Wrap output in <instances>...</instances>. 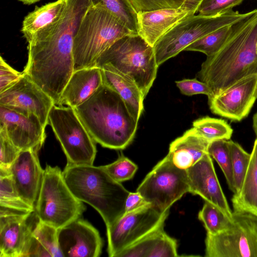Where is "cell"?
<instances>
[{
	"mask_svg": "<svg viewBox=\"0 0 257 257\" xmlns=\"http://www.w3.org/2000/svg\"><path fill=\"white\" fill-rule=\"evenodd\" d=\"M9 171L18 193L35 208L44 173L40 164L38 151H21Z\"/></svg>",
	"mask_w": 257,
	"mask_h": 257,
	"instance_id": "d6986e66",
	"label": "cell"
},
{
	"mask_svg": "<svg viewBox=\"0 0 257 257\" xmlns=\"http://www.w3.org/2000/svg\"><path fill=\"white\" fill-rule=\"evenodd\" d=\"M175 82L181 92L184 95L191 96L203 94L209 97L211 94L207 84L196 78L185 79Z\"/></svg>",
	"mask_w": 257,
	"mask_h": 257,
	"instance_id": "ab89813d",
	"label": "cell"
},
{
	"mask_svg": "<svg viewBox=\"0 0 257 257\" xmlns=\"http://www.w3.org/2000/svg\"><path fill=\"white\" fill-rule=\"evenodd\" d=\"M234 192L237 195L241 186L249 165L250 154L246 152L238 143L228 140Z\"/></svg>",
	"mask_w": 257,
	"mask_h": 257,
	"instance_id": "f1b7e54d",
	"label": "cell"
},
{
	"mask_svg": "<svg viewBox=\"0 0 257 257\" xmlns=\"http://www.w3.org/2000/svg\"><path fill=\"white\" fill-rule=\"evenodd\" d=\"M0 208L25 213L35 211V208L18 193L8 170L0 169Z\"/></svg>",
	"mask_w": 257,
	"mask_h": 257,
	"instance_id": "484cf974",
	"label": "cell"
},
{
	"mask_svg": "<svg viewBox=\"0 0 257 257\" xmlns=\"http://www.w3.org/2000/svg\"><path fill=\"white\" fill-rule=\"evenodd\" d=\"M73 108L93 139L103 147L123 150L135 137L138 121L120 95L104 84Z\"/></svg>",
	"mask_w": 257,
	"mask_h": 257,
	"instance_id": "7a4b0ae2",
	"label": "cell"
},
{
	"mask_svg": "<svg viewBox=\"0 0 257 257\" xmlns=\"http://www.w3.org/2000/svg\"><path fill=\"white\" fill-rule=\"evenodd\" d=\"M193 126L200 136L209 142L222 139L228 140L233 133L226 121L209 116L195 120Z\"/></svg>",
	"mask_w": 257,
	"mask_h": 257,
	"instance_id": "4316f807",
	"label": "cell"
},
{
	"mask_svg": "<svg viewBox=\"0 0 257 257\" xmlns=\"http://www.w3.org/2000/svg\"><path fill=\"white\" fill-rule=\"evenodd\" d=\"M116 16L131 31L138 33L137 12L130 0H92Z\"/></svg>",
	"mask_w": 257,
	"mask_h": 257,
	"instance_id": "f546056e",
	"label": "cell"
},
{
	"mask_svg": "<svg viewBox=\"0 0 257 257\" xmlns=\"http://www.w3.org/2000/svg\"><path fill=\"white\" fill-rule=\"evenodd\" d=\"M49 124L61 146L68 163L93 164L97 152L96 142L73 108L54 104L49 113Z\"/></svg>",
	"mask_w": 257,
	"mask_h": 257,
	"instance_id": "9c48e42d",
	"label": "cell"
},
{
	"mask_svg": "<svg viewBox=\"0 0 257 257\" xmlns=\"http://www.w3.org/2000/svg\"><path fill=\"white\" fill-rule=\"evenodd\" d=\"M232 25L224 27L204 36L188 46L184 51H198L207 56L215 54L227 40Z\"/></svg>",
	"mask_w": 257,
	"mask_h": 257,
	"instance_id": "1f68e13d",
	"label": "cell"
},
{
	"mask_svg": "<svg viewBox=\"0 0 257 257\" xmlns=\"http://www.w3.org/2000/svg\"><path fill=\"white\" fill-rule=\"evenodd\" d=\"M135 33L99 4L89 6L73 41L74 71L95 66L99 57L122 37Z\"/></svg>",
	"mask_w": 257,
	"mask_h": 257,
	"instance_id": "5b68a950",
	"label": "cell"
},
{
	"mask_svg": "<svg viewBox=\"0 0 257 257\" xmlns=\"http://www.w3.org/2000/svg\"><path fill=\"white\" fill-rule=\"evenodd\" d=\"M208 154L218 163L222 170L229 189L234 193V184L228 140H217L210 142Z\"/></svg>",
	"mask_w": 257,
	"mask_h": 257,
	"instance_id": "4dcf8cb0",
	"label": "cell"
},
{
	"mask_svg": "<svg viewBox=\"0 0 257 257\" xmlns=\"http://www.w3.org/2000/svg\"><path fill=\"white\" fill-rule=\"evenodd\" d=\"M177 252V240L162 229L159 233L147 257H176Z\"/></svg>",
	"mask_w": 257,
	"mask_h": 257,
	"instance_id": "e575fe53",
	"label": "cell"
},
{
	"mask_svg": "<svg viewBox=\"0 0 257 257\" xmlns=\"http://www.w3.org/2000/svg\"><path fill=\"white\" fill-rule=\"evenodd\" d=\"M198 216L203 223L207 233L211 235L225 230L232 222V218L227 216L214 205L205 201Z\"/></svg>",
	"mask_w": 257,
	"mask_h": 257,
	"instance_id": "83f0119b",
	"label": "cell"
},
{
	"mask_svg": "<svg viewBox=\"0 0 257 257\" xmlns=\"http://www.w3.org/2000/svg\"><path fill=\"white\" fill-rule=\"evenodd\" d=\"M254 9L239 13L230 9L219 14L190 16L182 20L164 35L154 46L157 63L160 65L188 46L221 28L231 26L253 14Z\"/></svg>",
	"mask_w": 257,
	"mask_h": 257,
	"instance_id": "52a82bcc",
	"label": "cell"
},
{
	"mask_svg": "<svg viewBox=\"0 0 257 257\" xmlns=\"http://www.w3.org/2000/svg\"><path fill=\"white\" fill-rule=\"evenodd\" d=\"M254 96L255 98L256 99L257 98V81H256L255 88V90H254Z\"/></svg>",
	"mask_w": 257,
	"mask_h": 257,
	"instance_id": "bcb514c9",
	"label": "cell"
},
{
	"mask_svg": "<svg viewBox=\"0 0 257 257\" xmlns=\"http://www.w3.org/2000/svg\"><path fill=\"white\" fill-rule=\"evenodd\" d=\"M64 179L73 195L93 207L101 215L106 227L124 213L128 192L112 179L101 166L67 163Z\"/></svg>",
	"mask_w": 257,
	"mask_h": 257,
	"instance_id": "277c9868",
	"label": "cell"
},
{
	"mask_svg": "<svg viewBox=\"0 0 257 257\" xmlns=\"http://www.w3.org/2000/svg\"><path fill=\"white\" fill-rule=\"evenodd\" d=\"M145 200L162 212L190 192L186 170L175 166L168 155L146 175L138 187Z\"/></svg>",
	"mask_w": 257,
	"mask_h": 257,
	"instance_id": "8fae6325",
	"label": "cell"
},
{
	"mask_svg": "<svg viewBox=\"0 0 257 257\" xmlns=\"http://www.w3.org/2000/svg\"><path fill=\"white\" fill-rule=\"evenodd\" d=\"M149 203L139 192H129L125 202L124 213L135 210Z\"/></svg>",
	"mask_w": 257,
	"mask_h": 257,
	"instance_id": "b9f144b4",
	"label": "cell"
},
{
	"mask_svg": "<svg viewBox=\"0 0 257 257\" xmlns=\"http://www.w3.org/2000/svg\"><path fill=\"white\" fill-rule=\"evenodd\" d=\"M85 209L67 185L61 169L47 165L35 206L38 220L59 229L81 217Z\"/></svg>",
	"mask_w": 257,
	"mask_h": 257,
	"instance_id": "ba28073f",
	"label": "cell"
},
{
	"mask_svg": "<svg viewBox=\"0 0 257 257\" xmlns=\"http://www.w3.org/2000/svg\"><path fill=\"white\" fill-rule=\"evenodd\" d=\"M252 126L257 137V112H256L253 116Z\"/></svg>",
	"mask_w": 257,
	"mask_h": 257,
	"instance_id": "ee69618b",
	"label": "cell"
},
{
	"mask_svg": "<svg viewBox=\"0 0 257 257\" xmlns=\"http://www.w3.org/2000/svg\"><path fill=\"white\" fill-rule=\"evenodd\" d=\"M20 152L5 131L0 128V169L9 170Z\"/></svg>",
	"mask_w": 257,
	"mask_h": 257,
	"instance_id": "8d00e7d4",
	"label": "cell"
},
{
	"mask_svg": "<svg viewBox=\"0 0 257 257\" xmlns=\"http://www.w3.org/2000/svg\"><path fill=\"white\" fill-rule=\"evenodd\" d=\"M33 213L0 208L1 257H26L34 227L28 222Z\"/></svg>",
	"mask_w": 257,
	"mask_h": 257,
	"instance_id": "e0dca14e",
	"label": "cell"
},
{
	"mask_svg": "<svg viewBox=\"0 0 257 257\" xmlns=\"http://www.w3.org/2000/svg\"><path fill=\"white\" fill-rule=\"evenodd\" d=\"M109 66L132 80L144 98L157 76L158 65L154 47L138 34L125 36L99 57L95 66Z\"/></svg>",
	"mask_w": 257,
	"mask_h": 257,
	"instance_id": "8992f818",
	"label": "cell"
},
{
	"mask_svg": "<svg viewBox=\"0 0 257 257\" xmlns=\"http://www.w3.org/2000/svg\"><path fill=\"white\" fill-rule=\"evenodd\" d=\"M25 5H31L37 2H39L41 0H18Z\"/></svg>",
	"mask_w": 257,
	"mask_h": 257,
	"instance_id": "f6af8a7d",
	"label": "cell"
},
{
	"mask_svg": "<svg viewBox=\"0 0 257 257\" xmlns=\"http://www.w3.org/2000/svg\"><path fill=\"white\" fill-rule=\"evenodd\" d=\"M256 81L257 74L249 75L209 99L212 112L231 121H239L246 117L256 99L254 92Z\"/></svg>",
	"mask_w": 257,
	"mask_h": 257,
	"instance_id": "5bb4252c",
	"label": "cell"
},
{
	"mask_svg": "<svg viewBox=\"0 0 257 257\" xmlns=\"http://www.w3.org/2000/svg\"><path fill=\"white\" fill-rule=\"evenodd\" d=\"M169 211L162 212L150 204L123 214L106 227L107 252L117 257L124 249L164 227Z\"/></svg>",
	"mask_w": 257,
	"mask_h": 257,
	"instance_id": "7c38bea8",
	"label": "cell"
},
{
	"mask_svg": "<svg viewBox=\"0 0 257 257\" xmlns=\"http://www.w3.org/2000/svg\"><path fill=\"white\" fill-rule=\"evenodd\" d=\"M103 84L101 69L97 66L73 71L58 105L75 108L86 101Z\"/></svg>",
	"mask_w": 257,
	"mask_h": 257,
	"instance_id": "44dd1931",
	"label": "cell"
},
{
	"mask_svg": "<svg viewBox=\"0 0 257 257\" xmlns=\"http://www.w3.org/2000/svg\"><path fill=\"white\" fill-rule=\"evenodd\" d=\"M203 0H185L181 6L188 10L192 15L197 12L198 8Z\"/></svg>",
	"mask_w": 257,
	"mask_h": 257,
	"instance_id": "7bdbcfd3",
	"label": "cell"
},
{
	"mask_svg": "<svg viewBox=\"0 0 257 257\" xmlns=\"http://www.w3.org/2000/svg\"><path fill=\"white\" fill-rule=\"evenodd\" d=\"M243 0H203L197 12L199 15L214 16L240 5Z\"/></svg>",
	"mask_w": 257,
	"mask_h": 257,
	"instance_id": "74e56055",
	"label": "cell"
},
{
	"mask_svg": "<svg viewBox=\"0 0 257 257\" xmlns=\"http://www.w3.org/2000/svg\"><path fill=\"white\" fill-rule=\"evenodd\" d=\"M54 104L51 97L24 72L16 83L0 93V105L25 115L34 114L45 127Z\"/></svg>",
	"mask_w": 257,
	"mask_h": 257,
	"instance_id": "4fadbf2b",
	"label": "cell"
},
{
	"mask_svg": "<svg viewBox=\"0 0 257 257\" xmlns=\"http://www.w3.org/2000/svg\"><path fill=\"white\" fill-rule=\"evenodd\" d=\"M252 74H257V9L232 25L223 46L207 56L197 77L209 86L211 93L209 100Z\"/></svg>",
	"mask_w": 257,
	"mask_h": 257,
	"instance_id": "6da1fadb",
	"label": "cell"
},
{
	"mask_svg": "<svg viewBox=\"0 0 257 257\" xmlns=\"http://www.w3.org/2000/svg\"><path fill=\"white\" fill-rule=\"evenodd\" d=\"M58 229L39 220L33 229L34 237L51 254L52 257L63 256L59 246Z\"/></svg>",
	"mask_w": 257,
	"mask_h": 257,
	"instance_id": "d6a6232c",
	"label": "cell"
},
{
	"mask_svg": "<svg viewBox=\"0 0 257 257\" xmlns=\"http://www.w3.org/2000/svg\"><path fill=\"white\" fill-rule=\"evenodd\" d=\"M210 142L193 127L170 144L167 155L175 166L187 170L208 153Z\"/></svg>",
	"mask_w": 257,
	"mask_h": 257,
	"instance_id": "7402d4cb",
	"label": "cell"
},
{
	"mask_svg": "<svg viewBox=\"0 0 257 257\" xmlns=\"http://www.w3.org/2000/svg\"><path fill=\"white\" fill-rule=\"evenodd\" d=\"M186 171L189 193L200 196L232 218V211L218 181L211 157L206 153Z\"/></svg>",
	"mask_w": 257,
	"mask_h": 257,
	"instance_id": "ac0fdd59",
	"label": "cell"
},
{
	"mask_svg": "<svg viewBox=\"0 0 257 257\" xmlns=\"http://www.w3.org/2000/svg\"><path fill=\"white\" fill-rule=\"evenodd\" d=\"M231 202L233 209L248 211L257 215V137L240 191L233 195Z\"/></svg>",
	"mask_w": 257,
	"mask_h": 257,
	"instance_id": "d4e9b609",
	"label": "cell"
},
{
	"mask_svg": "<svg viewBox=\"0 0 257 257\" xmlns=\"http://www.w3.org/2000/svg\"><path fill=\"white\" fill-rule=\"evenodd\" d=\"M58 240L63 256L98 257L101 253L98 231L81 217L58 229Z\"/></svg>",
	"mask_w": 257,
	"mask_h": 257,
	"instance_id": "9a60e30c",
	"label": "cell"
},
{
	"mask_svg": "<svg viewBox=\"0 0 257 257\" xmlns=\"http://www.w3.org/2000/svg\"><path fill=\"white\" fill-rule=\"evenodd\" d=\"M101 167L112 179L121 183L132 179L138 170L137 165L123 154L114 162Z\"/></svg>",
	"mask_w": 257,
	"mask_h": 257,
	"instance_id": "836d02e7",
	"label": "cell"
},
{
	"mask_svg": "<svg viewBox=\"0 0 257 257\" xmlns=\"http://www.w3.org/2000/svg\"><path fill=\"white\" fill-rule=\"evenodd\" d=\"M194 15L181 7L137 13L138 34L152 47L185 18Z\"/></svg>",
	"mask_w": 257,
	"mask_h": 257,
	"instance_id": "ffe728a7",
	"label": "cell"
},
{
	"mask_svg": "<svg viewBox=\"0 0 257 257\" xmlns=\"http://www.w3.org/2000/svg\"><path fill=\"white\" fill-rule=\"evenodd\" d=\"M9 65L2 56L0 57V93L16 83L23 76Z\"/></svg>",
	"mask_w": 257,
	"mask_h": 257,
	"instance_id": "60d3db41",
	"label": "cell"
},
{
	"mask_svg": "<svg viewBox=\"0 0 257 257\" xmlns=\"http://www.w3.org/2000/svg\"><path fill=\"white\" fill-rule=\"evenodd\" d=\"M205 243L206 257H257V215L233 209L231 225Z\"/></svg>",
	"mask_w": 257,
	"mask_h": 257,
	"instance_id": "30bf717a",
	"label": "cell"
},
{
	"mask_svg": "<svg viewBox=\"0 0 257 257\" xmlns=\"http://www.w3.org/2000/svg\"><path fill=\"white\" fill-rule=\"evenodd\" d=\"M0 128L21 151L41 149L45 139V128L34 114L25 115L0 105Z\"/></svg>",
	"mask_w": 257,
	"mask_h": 257,
	"instance_id": "2e32d148",
	"label": "cell"
},
{
	"mask_svg": "<svg viewBox=\"0 0 257 257\" xmlns=\"http://www.w3.org/2000/svg\"><path fill=\"white\" fill-rule=\"evenodd\" d=\"M163 229L164 227L158 229L129 246L120 252L117 257H147L159 233Z\"/></svg>",
	"mask_w": 257,
	"mask_h": 257,
	"instance_id": "d590c367",
	"label": "cell"
},
{
	"mask_svg": "<svg viewBox=\"0 0 257 257\" xmlns=\"http://www.w3.org/2000/svg\"><path fill=\"white\" fill-rule=\"evenodd\" d=\"M92 0H67L63 13L28 42V57L40 68L60 73L74 67L73 41Z\"/></svg>",
	"mask_w": 257,
	"mask_h": 257,
	"instance_id": "3957f363",
	"label": "cell"
},
{
	"mask_svg": "<svg viewBox=\"0 0 257 257\" xmlns=\"http://www.w3.org/2000/svg\"><path fill=\"white\" fill-rule=\"evenodd\" d=\"M103 84L116 91L130 112L139 122L144 110V97L137 85L130 78L109 66L101 68Z\"/></svg>",
	"mask_w": 257,
	"mask_h": 257,
	"instance_id": "603a6c76",
	"label": "cell"
},
{
	"mask_svg": "<svg viewBox=\"0 0 257 257\" xmlns=\"http://www.w3.org/2000/svg\"><path fill=\"white\" fill-rule=\"evenodd\" d=\"M137 13L181 7L185 0H130Z\"/></svg>",
	"mask_w": 257,
	"mask_h": 257,
	"instance_id": "f35d334b",
	"label": "cell"
},
{
	"mask_svg": "<svg viewBox=\"0 0 257 257\" xmlns=\"http://www.w3.org/2000/svg\"><path fill=\"white\" fill-rule=\"evenodd\" d=\"M67 0H57L36 7L24 19L21 32L29 42L40 30L54 22L63 13Z\"/></svg>",
	"mask_w": 257,
	"mask_h": 257,
	"instance_id": "cb8c5ba5",
	"label": "cell"
}]
</instances>
